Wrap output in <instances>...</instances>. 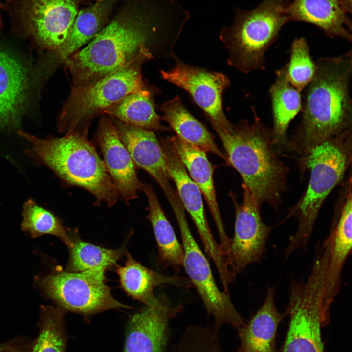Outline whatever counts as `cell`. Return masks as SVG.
<instances>
[{"mask_svg": "<svg viewBox=\"0 0 352 352\" xmlns=\"http://www.w3.org/2000/svg\"><path fill=\"white\" fill-rule=\"evenodd\" d=\"M190 17L177 0H147L142 6L124 10L64 62L72 77L71 88L115 71L145 48L152 51L156 47L165 57L173 56L174 45Z\"/></svg>", "mask_w": 352, "mask_h": 352, "instance_id": "obj_1", "label": "cell"}, {"mask_svg": "<svg viewBox=\"0 0 352 352\" xmlns=\"http://www.w3.org/2000/svg\"><path fill=\"white\" fill-rule=\"evenodd\" d=\"M314 76L304 89L301 122L284 148L299 157L352 128V50L315 62Z\"/></svg>", "mask_w": 352, "mask_h": 352, "instance_id": "obj_2", "label": "cell"}, {"mask_svg": "<svg viewBox=\"0 0 352 352\" xmlns=\"http://www.w3.org/2000/svg\"><path fill=\"white\" fill-rule=\"evenodd\" d=\"M253 120L232 124L226 132L215 131L226 151L227 162L240 175L261 206L267 203L276 212L287 189L289 168L272 142L271 128L265 125L252 107Z\"/></svg>", "mask_w": 352, "mask_h": 352, "instance_id": "obj_3", "label": "cell"}, {"mask_svg": "<svg viewBox=\"0 0 352 352\" xmlns=\"http://www.w3.org/2000/svg\"><path fill=\"white\" fill-rule=\"evenodd\" d=\"M17 133L30 144L25 154L49 168L63 184L90 193L95 198L94 206L105 203L112 207L117 202V191L88 134L40 138L22 130Z\"/></svg>", "mask_w": 352, "mask_h": 352, "instance_id": "obj_4", "label": "cell"}, {"mask_svg": "<svg viewBox=\"0 0 352 352\" xmlns=\"http://www.w3.org/2000/svg\"><path fill=\"white\" fill-rule=\"evenodd\" d=\"M352 130V128L345 130L298 158L301 173L309 170L310 178L304 193L288 210L285 219L286 220L294 217L298 222L295 233L289 238L285 259L297 249H306L322 205L351 168Z\"/></svg>", "mask_w": 352, "mask_h": 352, "instance_id": "obj_5", "label": "cell"}, {"mask_svg": "<svg viewBox=\"0 0 352 352\" xmlns=\"http://www.w3.org/2000/svg\"><path fill=\"white\" fill-rule=\"evenodd\" d=\"M235 10L232 25L222 27L219 36L228 51L227 64L245 74L263 70L266 52L290 22L285 0H264L252 10Z\"/></svg>", "mask_w": 352, "mask_h": 352, "instance_id": "obj_6", "label": "cell"}, {"mask_svg": "<svg viewBox=\"0 0 352 352\" xmlns=\"http://www.w3.org/2000/svg\"><path fill=\"white\" fill-rule=\"evenodd\" d=\"M153 58L152 51L144 48L115 71L90 84L71 88L59 116V131L65 134L88 133L94 118L130 93L145 88L141 67Z\"/></svg>", "mask_w": 352, "mask_h": 352, "instance_id": "obj_7", "label": "cell"}, {"mask_svg": "<svg viewBox=\"0 0 352 352\" xmlns=\"http://www.w3.org/2000/svg\"><path fill=\"white\" fill-rule=\"evenodd\" d=\"M326 268L322 263H313L307 280L292 278L286 315L289 327L283 352H324L321 328L330 319L322 307Z\"/></svg>", "mask_w": 352, "mask_h": 352, "instance_id": "obj_8", "label": "cell"}, {"mask_svg": "<svg viewBox=\"0 0 352 352\" xmlns=\"http://www.w3.org/2000/svg\"><path fill=\"white\" fill-rule=\"evenodd\" d=\"M105 271L70 272L57 269L36 278V285L65 313L82 315L88 321L99 313L130 308L112 295L106 284Z\"/></svg>", "mask_w": 352, "mask_h": 352, "instance_id": "obj_9", "label": "cell"}, {"mask_svg": "<svg viewBox=\"0 0 352 352\" xmlns=\"http://www.w3.org/2000/svg\"><path fill=\"white\" fill-rule=\"evenodd\" d=\"M168 200L179 227L184 252L182 266L188 279L201 298L207 313L214 317L216 328L227 323L238 330L245 324L244 320L235 308L229 294L218 288L208 261L190 230L178 194Z\"/></svg>", "mask_w": 352, "mask_h": 352, "instance_id": "obj_10", "label": "cell"}, {"mask_svg": "<svg viewBox=\"0 0 352 352\" xmlns=\"http://www.w3.org/2000/svg\"><path fill=\"white\" fill-rule=\"evenodd\" d=\"M80 0H8L4 7L24 36L55 52L68 36Z\"/></svg>", "mask_w": 352, "mask_h": 352, "instance_id": "obj_11", "label": "cell"}, {"mask_svg": "<svg viewBox=\"0 0 352 352\" xmlns=\"http://www.w3.org/2000/svg\"><path fill=\"white\" fill-rule=\"evenodd\" d=\"M243 198L238 204L231 192L235 210L234 238L226 260L233 278L250 264L261 262L266 250V243L272 228L264 221L261 206L249 189L242 185Z\"/></svg>", "mask_w": 352, "mask_h": 352, "instance_id": "obj_12", "label": "cell"}, {"mask_svg": "<svg viewBox=\"0 0 352 352\" xmlns=\"http://www.w3.org/2000/svg\"><path fill=\"white\" fill-rule=\"evenodd\" d=\"M171 70L160 71L162 78L186 91L204 111L215 131L226 132L232 124L222 108V94L230 82L225 74L192 66L175 57Z\"/></svg>", "mask_w": 352, "mask_h": 352, "instance_id": "obj_13", "label": "cell"}, {"mask_svg": "<svg viewBox=\"0 0 352 352\" xmlns=\"http://www.w3.org/2000/svg\"><path fill=\"white\" fill-rule=\"evenodd\" d=\"M341 184L330 232L325 240L329 246V256L322 307L327 317H330V306L339 292L343 267L352 251V177H347Z\"/></svg>", "mask_w": 352, "mask_h": 352, "instance_id": "obj_14", "label": "cell"}, {"mask_svg": "<svg viewBox=\"0 0 352 352\" xmlns=\"http://www.w3.org/2000/svg\"><path fill=\"white\" fill-rule=\"evenodd\" d=\"M159 141L165 155L170 177L175 184L181 203L195 224L205 252L214 262L220 278H225L229 274L228 267L220 244L216 242L210 229L201 192L189 176L170 137L161 138Z\"/></svg>", "mask_w": 352, "mask_h": 352, "instance_id": "obj_15", "label": "cell"}, {"mask_svg": "<svg viewBox=\"0 0 352 352\" xmlns=\"http://www.w3.org/2000/svg\"><path fill=\"white\" fill-rule=\"evenodd\" d=\"M94 141L102 153L105 166L119 198L128 204L138 197L139 191H143L144 183L138 178L136 167L108 116L101 118Z\"/></svg>", "mask_w": 352, "mask_h": 352, "instance_id": "obj_16", "label": "cell"}, {"mask_svg": "<svg viewBox=\"0 0 352 352\" xmlns=\"http://www.w3.org/2000/svg\"><path fill=\"white\" fill-rule=\"evenodd\" d=\"M164 296L131 318L123 352H163L169 320L181 309Z\"/></svg>", "mask_w": 352, "mask_h": 352, "instance_id": "obj_17", "label": "cell"}, {"mask_svg": "<svg viewBox=\"0 0 352 352\" xmlns=\"http://www.w3.org/2000/svg\"><path fill=\"white\" fill-rule=\"evenodd\" d=\"M119 137L136 168L146 171L167 193L173 188L164 153L154 132L113 118Z\"/></svg>", "mask_w": 352, "mask_h": 352, "instance_id": "obj_18", "label": "cell"}, {"mask_svg": "<svg viewBox=\"0 0 352 352\" xmlns=\"http://www.w3.org/2000/svg\"><path fill=\"white\" fill-rule=\"evenodd\" d=\"M29 84L25 67L0 48V129L18 127L27 104Z\"/></svg>", "mask_w": 352, "mask_h": 352, "instance_id": "obj_19", "label": "cell"}, {"mask_svg": "<svg viewBox=\"0 0 352 352\" xmlns=\"http://www.w3.org/2000/svg\"><path fill=\"white\" fill-rule=\"evenodd\" d=\"M189 176L200 189L208 204L217 226L224 255L229 251L231 240L227 236L221 217L213 181V168L206 152L182 140L176 136L170 137Z\"/></svg>", "mask_w": 352, "mask_h": 352, "instance_id": "obj_20", "label": "cell"}, {"mask_svg": "<svg viewBox=\"0 0 352 352\" xmlns=\"http://www.w3.org/2000/svg\"><path fill=\"white\" fill-rule=\"evenodd\" d=\"M290 22L312 24L330 38L339 37L351 42L352 22L338 0H285Z\"/></svg>", "mask_w": 352, "mask_h": 352, "instance_id": "obj_21", "label": "cell"}, {"mask_svg": "<svg viewBox=\"0 0 352 352\" xmlns=\"http://www.w3.org/2000/svg\"><path fill=\"white\" fill-rule=\"evenodd\" d=\"M125 254V264L115 267L121 286L129 296L146 306L152 305L157 301L154 290L159 286L171 285L188 289L193 287L187 278L159 273L141 264L127 251Z\"/></svg>", "mask_w": 352, "mask_h": 352, "instance_id": "obj_22", "label": "cell"}, {"mask_svg": "<svg viewBox=\"0 0 352 352\" xmlns=\"http://www.w3.org/2000/svg\"><path fill=\"white\" fill-rule=\"evenodd\" d=\"M275 290L276 286L268 287L261 307L238 330L241 341L239 352H275L278 327L286 315L277 309Z\"/></svg>", "mask_w": 352, "mask_h": 352, "instance_id": "obj_23", "label": "cell"}, {"mask_svg": "<svg viewBox=\"0 0 352 352\" xmlns=\"http://www.w3.org/2000/svg\"><path fill=\"white\" fill-rule=\"evenodd\" d=\"M269 93L273 118L272 142L275 146L284 148L288 138V127L301 112L302 104L301 92L289 81L286 64L275 71V79Z\"/></svg>", "mask_w": 352, "mask_h": 352, "instance_id": "obj_24", "label": "cell"}, {"mask_svg": "<svg viewBox=\"0 0 352 352\" xmlns=\"http://www.w3.org/2000/svg\"><path fill=\"white\" fill-rule=\"evenodd\" d=\"M165 120L182 140L205 152L213 153L227 161V156L218 147L214 137L206 127L197 120L176 96L160 106Z\"/></svg>", "mask_w": 352, "mask_h": 352, "instance_id": "obj_25", "label": "cell"}, {"mask_svg": "<svg viewBox=\"0 0 352 352\" xmlns=\"http://www.w3.org/2000/svg\"><path fill=\"white\" fill-rule=\"evenodd\" d=\"M143 191L147 198L149 220L158 250V263L163 268L171 267L177 274L182 266L184 252L174 230L168 220L152 185L144 184Z\"/></svg>", "mask_w": 352, "mask_h": 352, "instance_id": "obj_26", "label": "cell"}, {"mask_svg": "<svg viewBox=\"0 0 352 352\" xmlns=\"http://www.w3.org/2000/svg\"><path fill=\"white\" fill-rule=\"evenodd\" d=\"M113 4L112 0L96 2L78 12L66 40L55 52L58 60L64 63L97 36L108 24Z\"/></svg>", "mask_w": 352, "mask_h": 352, "instance_id": "obj_27", "label": "cell"}, {"mask_svg": "<svg viewBox=\"0 0 352 352\" xmlns=\"http://www.w3.org/2000/svg\"><path fill=\"white\" fill-rule=\"evenodd\" d=\"M152 93L146 88L132 92L105 110L101 114L152 131H168L155 111Z\"/></svg>", "mask_w": 352, "mask_h": 352, "instance_id": "obj_28", "label": "cell"}, {"mask_svg": "<svg viewBox=\"0 0 352 352\" xmlns=\"http://www.w3.org/2000/svg\"><path fill=\"white\" fill-rule=\"evenodd\" d=\"M73 245L66 267L70 272L106 271L116 267L119 259L126 254L125 246L111 249L100 247L72 236Z\"/></svg>", "mask_w": 352, "mask_h": 352, "instance_id": "obj_29", "label": "cell"}, {"mask_svg": "<svg viewBox=\"0 0 352 352\" xmlns=\"http://www.w3.org/2000/svg\"><path fill=\"white\" fill-rule=\"evenodd\" d=\"M65 313L58 307L41 306L39 333L33 340L30 352H65L67 334Z\"/></svg>", "mask_w": 352, "mask_h": 352, "instance_id": "obj_30", "label": "cell"}, {"mask_svg": "<svg viewBox=\"0 0 352 352\" xmlns=\"http://www.w3.org/2000/svg\"><path fill=\"white\" fill-rule=\"evenodd\" d=\"M21 229L33 238L52 235L60 239L69 248L73 245L72 236L60 220L52 212L28 199L23 204Z\"/></svg>", "mask_w": 352, "mask_h": 352, "instance_id": "obj_31", "label": "cell"}, {"mask_svg": "<svg viewBox=\"0 0 352 352\" xmlns=\"http://www.w3.org/2000/svg\"><path fill=\"white\" fill-rule=\"evenodd\" d=\"M287 76L290 83L301 92L312 80L315 72V62L312 60L306 39H295L291 45Z\"/></svg>", "mask_w": 352, "mask_h": 352, "instance_id": "obj_32", "label": "cell"}, {"mask_svg": "<svg viewBox=\"0 0 352 352\" xmlns=\"http://www.w3.org/2000/svg\"><path fill=\"white\" fill-rule=\"evenodd\" d=\"M186 352H219L217 350L213 348L210 346L202 345L198 346L195 348H191L187 350Z\"/></svg>", "mask_w": 352, "mask_h": 352, "instance_id": "obj_33", "label": "cell"}, {"mask_svg": "<svg viewBox=\"0 0 352 352\" xmlns=\"http://www.w3.org/2000/svg\"><path fill=\"white\" fill-rule=\"evenodd\" d=\"M348 13L352 12V0H338Z\"/></svg>", "mask_w": 352, "mask_h": 352, "instance_id": "obj_34", "label": "cell"}, {"mask_svg": "<svg viewBox=\"0 0 352 352\" xmlns=\"http://www.w3.org/2000/svg\"><path fill=\"white\" fill-rule=\"evenodd\" d=\"M0 9H1V3H0V31L1 29V26H2V20H1V17Z\"/></svg>", "mask_w": 352, "mask_h": 352, "instance_id": "obj_35", "label": "cell"}, {"mask_svg": "<svg viewBox=\"0 0 352 352\" xmlns=\"http://www.w3.org/2000/svg\"><path fill=\"white\" fill-rule=\"evenodd\" d=\"M108 0H97V2H103V1H108Z\"/></svg>", "mask_w": 352, "mask_h": 352, "instance_id": "obj_36", "label": "cell"}]
</instances>
